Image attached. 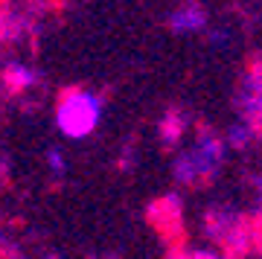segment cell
<instances>
[{
	"instance_id": "6da1fadb",
	"label": "cell",
	"mask_w": 262,
	"mask_h": 259,
	"mask_svg": "<svg viewBox=\"0 0 262 259\" xmlns=\"http://www.w3.org/2000/svg\"><path fill=\"white\" fill-rule=\"evenodd\" d=\"M102 120V96L88 88H73L61 93L56 105V125L70 140H84L94 134Z\"/></svg>"
},
{
	"instance_id": "7a4b0ae2",
	"label": "cell",
	"mask_w": 262,
	"mask_h": 259,
	"mask_svg": "<svg viewBox=\"0 0 262 259\" xmlns=\"http://www.w3.org/2000/svg\"><path fill=\"white\" fill-rule=\"evenodd\" d=\"M219 160H222V143L213 137H201L192 152H187L184 158H178L175 163V178H178L181 184H195L201 178H207L219 166Z\"/></svg>"
},
{
	"instance_id": "3957f363",
	"label": "cell",
	"mask_w": 262,
	"mask_h": 259,
	"mask_svg": "<svg viewBox=\"0 0 262 259\" xmlns=\"http://www.w3.org/2000/svg\"><path fill=\"white\" fill-rule=\"evenodd\" d=\"M3 82H6V88H9L12 93H27V91H32L41 79H38V73L32 70V67L18 64V61H9L6 70H3Z\"/></svg>"
},
{
	"instance_id": "277c9868",
	"label": "cell",
	"mask_w": 262,
	"mask_h": 259,
	"mask_svg": "<svg viewBox=\"0 0 262 259\" xmlns=\"http://www.w3.org/2000/svg\"><path fill=\"white\" fill-rule=\"evenodd\" d=\"M169 24H172L175 32H198V29L207 24V18H204V12L198 9V6H184V9L172 12Z\"/></svg>"
},
{
	"instance_id": "5b68a950",
	"label": "cell",
	"mask_w": 262,
	"mask_h": 259,
	"mask_svg": "<svg viewBox=\"0 0 262 259\" xmlns=\"http://www.w3.org/2000/svg\"><path fill=\"white\" fill-rule=\"evenodd\" d=\"M160 134H163L166 143H175L184 134V120H181L178 114H169L166 120H163V125H160Z\"/></svg>"
},
{
	"instance_id": "8992f818",
	"label": "cell",
	"mask_w": 262,
	"mask_h": 259,
	"mask_svg": "<svg viewBox=\"0 0 262 259\" xmlns=\"http://www.w3.org/2000/svg\"><path fill=\"white\" fill-rule=\"evenodd\" d=\"M47 166L53 175H64L67 169V155L61 152V148H47Z\"/></svg>"
},
{
	"instance_id": "52a82bcc",
	"label": "cell",
	"mask_w": 262,
	"mask_h": 259,
	"mask_svg": "<svg viewBox=\"0 0 262 259\" xmlns=\"http://www.w3.org/2000/svg\"><path fill=\"white\" fill-rule=\"evenodd\" d=\"M181 259H219V256L207 253V250H195V253H187V256H181Z\"/></svg>"
}]
</instances>
